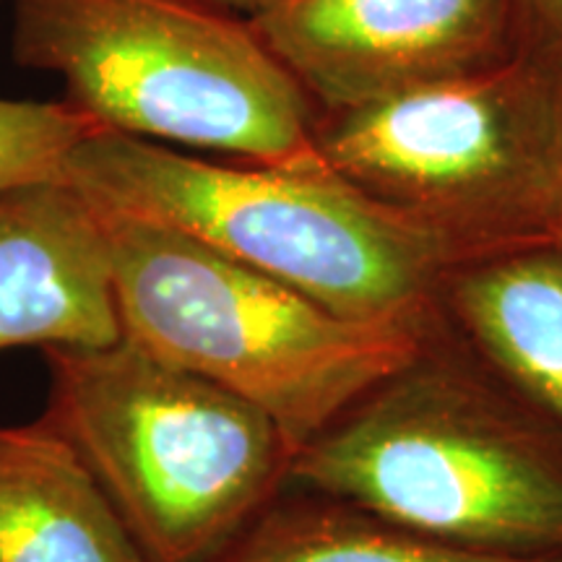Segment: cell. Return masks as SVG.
I'll return each instance as SVG.
<instances>
[{"label": "cell", "mask_w": 562, "mask_h": 562, "mask_svg": "<svg viewBox=\"0 0 562 562\" xmlns=\"http://www.w3.org/2000/svg\"><path fill=\"white\" fill-rule=\"evenodd\" d=\"M435 315L505 396L562 440L560 245H524L451 266Z\"/></svg>", "instance_id": "obj_9"}, {"label": "cell", "mask_w": 562, "mask_h": 562, "mask_svg": "<svg viewBox=\"0 0 562 562\" xmlns=\"http://www.w3.org/2000/svg\"><path fill=\"white\" fill-rule=\"evenodd\" d=\"M13 58L102 128L311 165L318 108L252 30L199 0H13Z\"/></svg>", "instance_id": "obj_5"}, {"label": "cell", "mask_w": 562, "mask_h": 562, "mask_svg": "<svg viewBox=\"0 0 562 562\" xmlns=\"http://www.w3.org/2000/svg\"><path fill=\"white\" fill-rule=\"evenodd\" d=\"M0 562H149L42 419L0 425Z\"/></svg>", "instance_id": "obj_10"}, {"label": "cell", "mask_w": 562, "mask_h": 562, "mask_svg": "<svg viewBox=\"0 0 562 562\" xmlns=\"http://www.w3.org/2000/svg\"><path fill=\"white\" fill-rule=\"evenodd\" d=\"M121 331L258 406L300 448L404 364L425 321H347L186 232L100 206ZM435 311V307H432Z\"/></svg>", "instance_id": "obj_4"}, {"label": "cell", "mask_w": 562, "mask_h": 562, "mask_svg": "<svg viewBox=\"0 0 562 562\" xmlns=\"http://www.w3.org/2000/svg\"><path fill=\"white\" fill-rule=\"evenodd\" d=\"M45 422L149 562H206L290 484L297 448L258 406L121 336L42 349Z\"/></svg>", "instance_id": "obj_3"}, {"label": "cell", "mask_w": 562, "mask_h": 562, "mask_svg": "<svg viewBox=\"0 0 562 562\" xmlns=\"http://www.w3.org/2000/svg\"><path fill=\"white\" fill-rule=\"evenodd\" d=\"M531 47L562 42V0H521Z\"/></svg>", "instance_id": "obj_13"}, {"label": "cell", "mask_w": 562, "mask_h": 562, "mask_svg": "<svg viewBox=\"0 0 562 562\" xmlns=\"http://www.w3.org/2000/svg\"><path fill=\"white\" fill-rule=\"evenodd\" d=\"M552 243L562 248V68L558 97V136H554V186H552Z\"/></svg>", "instance_id": "obj_14"}, {"label": "cell", "mask_w": 562, "mask_h": 562, "mask_svg": "<svg viewBox=\"0 0 562 562\" xmlns=\"http://www.w3.org/2000/svg\"><path fill=\"white\" fill-rule=\"evenodd\" d=\"M199 3L214 5V9H220V11L235 13V16L252 19V16H258V13L269 11L271 5L281 3V0H199Z\"/></svg>", "instance_id": "obj_15"}, {"label": "cell", "mask_w": 562, "mask_h": 562, "mask_svg": "<svg viewBox=\"0 0 562 562\" xmlns=\"http://www.w3.org/2000/svg\"><path fill=\"white\" fill-rule=\"evenodd\" d=\"M206 562H562L435 542L336 497L286 487Z\"/></svg>", "instance_id": "obj_11"}, {"label": "cell", "mask_w": 562, "mask_h": 562, "mask_svg": "<svg viewBox=\"0 0 562 562\" xmlns=\"http://www.w3.org/2000/svg\"><path fill=\"white\" fill-rule=\"evenodd\" d=\"M97 131L102 125L68 100H0V191L60 180L68 151Z\"/></svg>", "instance_id": "obj_12"}, {"label": "cell", "mask_w": 562, "mask_h": 562, "mask_svg": "<svg viewBox=\"0 0 562 562\" xmlns=\"http://www.w3.org/2000/svg\"><path fill=\"white\" fill-rule=\"evenodd\" d=\"M459 550L562 560V440L432 311L419 349L294 453L290 484Z\"/></svg>", "instance_id": "obj_1"}, {"label": "cell", "mask_w": 562, "mask_h": 562, "mask_svg": "<svg viewBox=\"0 0 562 562\" xmlns=\"http://www.w3.org/2000/svg\"><path fill=\"white\" fill-rule=\"evenodd\" d=\"M108 235L63 180L0 191V351L121 339Z\"/></svg>", "instance_id": "obj_8"}, {"label": "cell", "mask_w": 562, "mask_h": 562, "mask_svg": "<svg viewBox=\"0 0 562 562\" xmlns=\"http://www.w3.org/2000/svg\"><path fill=\"white\" fill-rule=\"evenodd\" d=\"M60 180L91 203L186 232L347 321H425L442 277L467 261L321 159L211 165L102 128L68 151Z\"/></svg>", "instance_id": "obj_2"}, {"label": "cell", "mask_w": 562, "mask_h": 562, "mask_svg": "<svg viewBox=\"0 0 562 562\" xmlns=\"http://www.w3.org/2000/svg\"><path fill=\"white\" fill-rule=\"evenodd\" d=\"M250 24L318 112L469 79L531 50L521 0H281Z\"/></svg>", "instance_id": "obj_7"}, {"label": "cell", "mask_w": 562, "mask_h": 562, "mask_svg": "<svg viewBox=\"0 0 562 562\" xmlns=\"http://www.w3.org/2000/svg\"><path fill=\"white\" fill-rule=\"evenodd\" d=\"M560 68L552 42L469 79L321 110L315 151L467 261L552 243Z\"/></svg>", "instance_id": "obj_6"}]
</instances>
